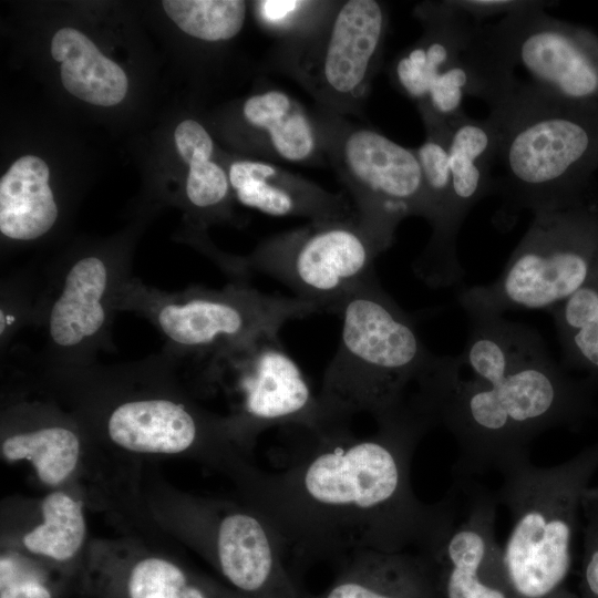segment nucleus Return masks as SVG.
I'll list each match as a JSON object with an SVG mask.
<instances>
[{
  "label": "nucleus",
  "instance_id": "f3484780",
  "mask_svg": "<svg viewBox=\"0 0 598 598\" xmlns=\"http://www.w3.org/2000/svg\"><path fill=\"white\" fill-rule=\"evenodd\" d=\"M115 280L116 270L93 255L65 270L47 321L50 340L59 351L75 353L101 336L115 298Z\"/></svg>",
  "mask_w": 598,
  "mask_h": 598
},
{
  "label": "nucleus",
  "instance_id": "c756f323",
  "mask_svg": "<svg viewBox=\"0 0 598 598\" xmlns=\"http://www.w3.org/2000/svg\"><path fill=\"white\" fill-rule=\"evenodd\" d=\"M332 1L260 0L255 1L259 23L281 41L293 39L312 27Z\"/></svg>",
  "mask_w": 598,
  "mask_h": 598
},
{
  "label": "nucleus",
  "instance_id": "72a5a7b5",
  "mask_svg": "<svg viewBox=\"0 0 598 598\" xmlns=\"http://www.w3.org/2000/svg\"><path fill=\"white\" fill-rule=\"evenodd\" d=\"M240 598H255V597H250V596H247V595H243L241 594V597Z\"/></svg>",
  "mask_w": 598,
  "mask_h": 598
},
{
  "label": "nucleus",
  "instance_id": "9b49d317",
  "mask_svg": "<svg viewBox=\"0 0 598 598\" xmlns=\"http://www.w3.org/2000/svg\"><path fill=\"white\" fill-rule=\"evenodd\" d=\"M326 159L369 225L395 235L406 217L429 219L423 176L414 148L378 130L318 107L313 111Z\"/></svg>",
  "mask_w": 598,
  "mask_h": 598
},
{
  "label": "nucleus",
  "instance_id": "6e6552de",
  "mask_svg": "<svg viewBox=\"0 0 598 598\" xmlns=\"http://www.w3.org/2000/svg\"><path fill=\"white\" fill-rule=\"evenodd\" d=\"M528 3L482 33L497 97L527 85L575 102H598V37Z\"/></svg>",
  "mask_w": 598,
  "mask_h": 598
},
{
  "label": "nucleus",
  "instance_id": "2f4dec72",
  "mask_svg": "<svg viewBox=\"0 0 598 598\" xmlns=\"http://www.w3.org/2000/svg\"><path fill=\"white\" fill-rule=\"evenodd\" d=\"M0 598H52L49 588L35 576L21 571L17 556L0 560Z\"/></svg>",
  "mask_w": 598,
  "mask_h": 598
},
{
  "label": "nucleus",
  "instance_id": "ddd939ff",
  "mask_svg": "<svg viewBox=\"0 0 598 598\" xmlns=\"http://www.w3.org/2000/svg\"><path fill=\"white\" fill-rule=\"evenodd\" d=\"M193 522L195 542L238 592L301 598L278 535L255 508L199 503Z\"/></svg>",
  "mask_w": 598,
  "mask_h": 598
},
{
  "label": "nucleus",
  "instance_id": "4468645a",
  "mask_svg": "<svg viewBox=\"0 0 598 598\" xmlns=\"http://www.w3.org/2000/svg\"><path fill=\"white\" fill-rule=\"evenodd\" d=\"M496 496L473 487L463 519L457 517L429 556L439 598H514L503 547L495 536Z\"/></svg>",
  "mask_w": 598,
  "mask_h": 598
},
{
  "label": "nucleus",
  "instance_id": "412c9836",
  "mask_svg": "<svg viewBox=\"0 0 598 598\" xmlns=\"http://www.w3.org/2000/svg\"><path fill=\"white\" fill-rule=\"evenodd\" d=\"M470 320L467 342L463 352L456 355L461 371L470 373L464 377L492 381L549 354L542 336L529 326L509 321L503 316Z\"/></svg>",
  "mask_w": 598,
  "mask_h": 598
},
{
  "label": "nucleus",
  "instance_id": "473e14b6",
  "mask_svg": "<svg viewBox=\"0 0 598 598\" xmlns=\"http://www.w3.org/2000/svg\"><path fill=\"white\" fill-rule=\"evenodd\" d=\"M455 4L476 20L494 14H508L525 7L528 1L484 0V1H454Z\"/></svg>",
  "mask_w": 598,
  "mask_h": 598
},
{
  "label": "nucleus",
  "instance_id": "a878e982",
  "mask_svg": "<svg viewBox=\"0 0 598 598\" xmlns=\"http://www.w3.org/2000/svg\"><path fill=\"white\" fill-rule=\"evenodd\" d=\"M41 522L22 537L24 549L58 563L75 558L86 538L82 503L64 491L47 494L40 504Z\"/></svg>",
  "mask_w": 598,
  "mask_h": 598
},
{
  "label": "nucleus",
  "instance_id": "aec40b11",
  "mask_svg": "<svg viewBox=\"0 0 598 598\" xmlns=\"http://www.w3.org/2000/svg\"><path fill=\"white\" fill-rule=\"evenodd\" d=\"M496 136L491 121L463 113L448 124L452 178L448 228L456 240L471 209L492 193Z\"/></svg>",
  "mask_w": 598,
  "mask_h": 598
},
{
  "label": "nucleus",
  "instance_id": "4be33fe9",
  "mask_svg": "<svg viewBox=\"0 0 598 598\" xmlns=\"http://www.w3.org/2000/svg\"><path fill=\"white\" fill-rule=\"evenodd\" d=\"M50 172L33 155L18 158L0 181V231L14 240H33L47 234L58 218L49 186Z\"/></svg>",
  "mask_w": 598,
  "mask_h": 598
},
{
  "label": "nucleus",
  "instance_id": "cd10ccee",
  "mask_svg": "<svg viewBox=\"0 0 598 598\" xmlns=\"http://www.w3.org/2000/svg\"><path fill=\"white\" fill-rule=\"evenodd\" d=\"M163 8L185 33L218 42L230 40L241 31L247 3L241 0H165Z\"/></svg>",
  "mask_w": 598,
  "mask_h": 598
},
{
  "label": "nucleus",
  "instance_id": "dca6fc26",
  "mask_svg": "<svg viewBox=\"0 0 598 598\" xmlns=\"http://www.w3.org/2000/svg\"><path fill=\"white\" fill-rule=\"evenodd\" d=\"M227 174L237 200L269 216L316 221L357 215L343 195L330 193L275 163L237 159L230 163Z\"/></svg>",
  "mask_w": 598,
  "mask_h": 598
},
{
  "label": "nucleus",
  "instance_id": "393cba45",
  "mask_svg": "<svg viewBox=\"0 0 598 598\" xmlns=\"http://www.w3.org/2000/svg\"><path fill=\"white\" fill-rule=\"evenodd\" d=\"M550 313L563 365L598 374V257L585 283Z\"/></svg>",
  "mask_w": 598,
  "mask_h": 598
},
{
  "label": "nucleus",
  "instance_id": "9d476101",
  "mask_svg": "<svg viewBox=\"0 0 598 598\" xmlns=\"http://www.w3.org/2000/svg\"><path fill=\"white\" fill-rule=\"evenodd\" d=\"M126 307L143 311L161 332L184 351L212 359L262 337L279 334L290 320L321 312L296 297L267 295L235 285L223 290L166 295L134 287Z\"/></svg>",
  "mask_w": 598,
  "mask_h": 598
},
{
  "label": "nucleus",
  "instance_id": "a211bd4d",
  "mask_svg": "<svg viewBox=\"0 0 598 598\" xmlns=\"http://www.w3.org/2000/svg\"><path fill=\"white\" fill-rule=\"evenodd\" d=\"M240 112L260 161L302 165L326 161L313 111L288 92L270 85L248 96Z\"/></svg>",
  "mask_w": 598,
  "mask_h": 598
},
{
  "label": "nucleus",
  "instance_id": "bb28decb",
  "mask_svg": "<svg viewBox=\"0 0 598 598\" xmlns=\"http://www.w3.org/2000/svg\"><path fill=\"white\" fill-rule=\"evenodd\" d=\"M177 151L189 171L186 195L197 208H216L229 194L226 171L212 161L214 142L207 130L195 120L181 122L174 133Z\"/></svg>",
  "mask_w": 598,
  "mask_h": 598
},
{
  "label": "nucleus",
  "instance_id": "7c9ffc66",
  "mask_svg": "<svg viewBox=\"0 0 598 598\" xmlns=\"http://www.w3.org/2000/svg\"><path fill=\"white\" fill-rule=\"evenodd\" d=\"M584 516L582 596L598 598V484L589 485L580 501Z\"/></svg>",
  "mask_w": 598,
  "mask_h": 598
},
{
  "label": "nucleus",
  "instance_id": "423d86ee",
  "mask_svg": "<svg viewBox=\"0 0 598 598\" xmlns=\"http://www.w3.org/2000/svg\"><path fill=\"white\" fill-rule=\"evenodd\" d=\"M533 216L502 274L460 292L468 318L550 312L587 280L598 257V204L590 193Z\"/></svg>",
  "mask_w": 598,
  "mask_h": 598
},
{
  "label": "nucleus",
  "instance_id": "f257e3e1",
  "mask_svg": "<svg viewBox=\"0 0 598 598\" xmlns=\"http://www.w3.org/2000/svg\"><path fill=\"white\" fill-rule=\"evenodd\" d=\"M357 436L350 423L298 426L303 447L286 468L259 472L244 485L250 506L298 564L337 567L357 553H433L457 517L455 494L434 504L417 498L411 464L433 427L413 402ZM295 579V578H293Z\"/></svg>",
  "mask_w": 598,
  "mask_h": 598
},
{
  "label": "nucleus",
  "instance_id": "2eb2a0df",
  "mask_svg": "<svg viewBox=\"0 0 598 598\" xmlns=\"http://www.w3.org/2000/svg\"><path fill=\"white\" fill-rule=\"evenodd\" d=\"M422 35L392 61V84L417 106L431 86L460 63L472 40L476 20L454 1L423 2L415 7Z\"/></svg>",
  "mask_w": 598,
  "mask_h": 598
},
{
  "label": "nucleus",
  "instance_id": "c85d7f7f",
  "mask_svg": "<svg viewBox=\"0 0 598 598\" xmlns=\"http://www.w3.org/2000/svg\"><path fill=\"white\" fill-rule=\"evenodd\" d=\"M126 590L128 598H210L179 566L158 556H145L133 564Z\"/></svg>",
  "mask_w": 598,
  "mask_h": 598
},
{
  "label": "nucleus",
  "instance_id": "7ed1b4c3",
  "mask_svg": "<svg viewBox=\"0 0 598 598\" xmlns=\"http://www.w3.org/2000/svg\"><path fill=\"white\" fill-rule=\"evenodd\" d=\"M496 136L492 193L513 221L590 193L598 167V102H575L515 85L489 105Z\"/></svg>",
  "mask_w": 598,
  "mask_h": 598
},
{
  "label": "nucleus",
  "instance_id": "5701e85b",
  "mask_svg": "<svg viewBox=\"0 0 598 598\" xmlns=\"http://www.w3.org/2000/svg\"><path fill=\"white\" fill-rule=\"evenodd\" d=\"M51 54L61 62L64 87L78 99L112 106L125 97L128 82L123 69L103 55L79 30H58L51 42Z\"/></svg>",
  "mask_w": 598,
  "mask_h": 598
},
{
  "label": "nucleus",
  "instance_id": "39448f33",
  "mask_svg": "<svg viewBox=\"0 0 598 598\" xmlns=\"http://www.w3.org/2000/svg\"><path fill=\"white\" fill-rule=\"evenodd\" d=\"M597 471L598 441L554 466L527 458L501 473L495 496L512 520L503 555L514 598H574L565 582L581 496Z\"/></svg>",
  "mask_w": 598,
  "mask_h": 598
},
{
  "label": "nucleus",
  "instance_id": "6ab92c4d",
  "mask_svg": "<svg viewBox=\"0 0 598 598\" xmlns=\"http://www.w3.org/2000/svg\"><path fill=\"white\" fill-rule=\"evenodd\" d=\"M301 598H439L430 560L416 551L364 550L337 567L320 594Z\"/></svg>",
  "mask_w": 598,
  "mask_h": 598
},
{
  "label": "nucleus",
  "instance_id": "0eeeda50",
  "mask_svg": "<svg viewBox=\"0 0 598 598\" xmlns=\"http://www.w3.org/2000/svg\"><path fill=\"white\" fill-rule=\"evenodd\" d=\"M388 28L384 2L332 1L312 27L277 45L271 65L296 80L320 109L359 116L383 59Z\"/></svg>",
  "mask_w": 598,
  "mask_h": 598
},
{
  "label": "nucleus",
  "instance_id": "1a4fd4ad",
  "mask_svg": "<svg viewBox=\"0 0 598 598\" xmlns=\"http://www.w3.org/2000/svg\"><path fill=\"white\" fill-rule=\"evenodd\" d=\"M358 214L309 221L265 240L250 266L287 286L296 298L337 313L347 296L371 277L374 261L393 243Z\"/></svg>",
  "mask_w": 598,
  "mask_h": 598
},
{
  "label": "nucleus",
  "instance_id": "20e7f679",
  "mask_svg": "<svg viewBox=\"0 0 598 598\" xmlns=\"http://www.w3.org/2000/svg\"><path fill=\"white\" fill-rule=\"evenodd\" d=\"M340 343L317 394L324 422L375 421L405 406L436 354L412 318L384 291L375 274L340 306Z\"/></svg>",
  "mask_w": 598,
  "mask_h": 598
},
{
  "label": "nucleus",
  "instance_id": "f03ea898",
  "mask_svg": "<svg viewBox=\"0 0 598 598\" xmlns=\"http://www.w3.org/2000/svg\"><path fill=\"white\" fill-rule=\"evenodd\" d=\"M594 386L592 377H571L549 354L487 382L462 375L455 355H437L413 400L433 426L453 436V474L462 481L502 473L529 458L540 433L580 424L592 413Z\"/></svg>",
  "mask_w": 598,
  "mask_h": 598
},
{
  "label": "nucleus",
  "instance_id": "b1692460",
  "mask_svg": "<svg viewBox=\"0 0 598 598\" xmlns=\"http://www.w3.org/2000/svg\"><path fill=\"white\" fill-rule=\"evenodd\" d=\"M81 448L80 436L74 430L62 424H48L7 435L0 450L6 461H28L42 484L58 487L75 472Z\"/></svg>",
  "mask_w": 598,
  "mask_h": 598
},
{
  "label": "nucleus",
  "instance_id": "f8f14e48",
  "mask_svg": "<svg viewBox=\"0 0 598 598\" xmlns=\"http://www.w3.org/2000/svg\"><path fill=\"white\" fill-rule=\"evenodd\" d=\"M228 371L235 413L228 419L243 444L268 427H318L324 423L317 394L279 334L262 337L212 359Z\"/></svg>",
  "mask_w": 598,
  "mask_h": 598
}]
</instances>
